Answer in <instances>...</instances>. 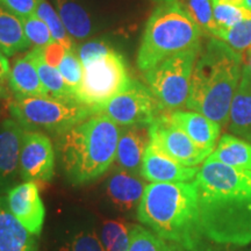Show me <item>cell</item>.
I'll use <instances>...</instances> for the list:
<instances>
[{"mask_svg":"<svg viewBox=\"0 0 251 251\" xmlns=\"http://www.w3.org/2000/svg\"><path fill=\"white\" fill-rule=\"evenodd\" d=\"M194 183L200 224L207 240L222 246L251 243V171L208 157Z\"/></svg>","mask_w":251,"mask_h":251,"instance_id":"obj_1","label":"cell"},{"mask_svg":"<svg viewBox=\"0 0 251 251\" xmlns=\"http://www.w3.org/2000/svg\"><path fill=\"white\" fill-rule=\"evenodd\" d=\"M136 216L158 236L186 251H206L209 248L200 224L194 180L147 185Z\"/></svg>","mask_w":251,"mask_h":251,"instance_id":"obj_2","label":"cell"},{"mask_svg":"<svg viewBox=\"0 0 251 251\" xmlns=\"http://www.w3.org/2000/svg\"><path fill=\"white\" fill-rule=\"evenodd\" d=\"M240 51L212 37L201 48L194 65L186 108L224 127L243 70Z\"/></svg>","mask_w":251,"mask_h":251,"instance_id":"obj_3","label":"cell"},{"mask_svg":"<svg viewBox=\"0 0 251 251\" xmlns=\"http://www.w3.org/2000/svg\"><path fill=\"white\" fill-rule=\"evenodd\" d=\"M121 128L107 115H91L56 136V153L65 179L84 185L98 179L115 161Z\"/></svg>","mask_w":251,"mask_h":251,"instance_id":"obj_4","label":"cell"},{"mask_svg":"<svg viewBox=\"0 0 251 251\" xmlns=\"http://www.w3.org/2000/svg\"><path fill=\"white\" fill-rule=\"evenodd\" d=\"M202 30L178 0L159 4L147 21L137 50L136 64L142 72L186 50L201 47Z\"/></svg>","mask_w":251,"mask_h":251,"instance_id":"obj_5","label":"cell"},{"mask_svg":"<svg viewBox=\"0 0 251 251\" xmlns=\"http://www.w3.org/2000/svg\"><path fill=\"white\" fill-rule=\"evenodd\" d=\"M8 112L25 130L58 136L94 114L90 106L76 99L23 97L8 102Z\"/></svg>","mask_w":251,"mask_h":251,"instance_id":"obj_6","label":"cell"},{"mask_svg":"<svg viewBox=\"0 0 251 251\" xmlns=\"http://www.w3.org/2000/svg\"><path fill=\"white\" fill-rule=\"evenodd\" d=\"M200 48L180 52L143 72L146 85L155 97L163 113L186 107L191 79Z\"/></svg>","mask_w":251,"mask_h":251,"instance_id":"obj_7","label":"cell"},{"mask_svg":"<svg viewBox=\"0 0 251 251\" xmlns=\"http://www.w3.org/2000/svg\"><path fill=\"white\" fill-rule=\"evenodd\" d=\"M129 76L122 55L113 49L103 57L84 67V76L76 92V100L93 111L105 105L130 85Z\"/></svg>","mask_w":251,"mask_h":251,"instance_id":"obj_8","label":"cell"},{"mask_svg":"<svg viewBox=\"0 0 251 251\" xmlns=\"http://www.w3.org/2000/svg\"><path fill=\"white\" fill-rule=\"evenodd\" d=\"M98 113L107 115L121 127H149L163 112L149 87L139 80L133 79L125 91L113 97L105 105L94 109V114Z\"/></svg>","mask_w":251,"mask_h":251,"instance_id":"obj_9","label":"cell"},{"mask_svg":"<svg viewBox=\"0 0 251 251\" xmlns=\"http://www.w3.org/2000/svg\"><path fill=\"white\" fill-rule=\"evenodd\" d=\"M149 135L150 142L185 166H197L209 157L171 120L169 113H162L151 122Z\"/></svg>","mask_w":251,"mask_h":251,"instance_id":"obj_10","label":"cell"},{"mask_svg":"<svg viewBox=\"0 0 251 251\" xmlns=\"http://www.w3.org/2000/svg\"><path fill=\"white\" fill-rule=\"evenodd\" d=\"M55 149L48 135L25 131L20 152L21 179L35 184L49 183L55 176Z\"/></svg>","mask_w":251,"mask_h":251,"instance_id":"obj_11","label":"cell"},{"mask_svg":"<svg viewBox=\"0 0 251 251\" xmlns=\"http://www.w3.org/2000/svg\"><path fill=\"white\" fill-rule=\"evenodd\" d=\"M25 130L13 119L0 122V196L18 185L20 177V152Z\"/></svg>","mask_w":251,"mask_h":251,"instance_id":"obj_12","label":"cell"},{"mask_svg":"<svg viewBox=\"0 0 251 251\" xmlns=\"http://www.w3.org/2000/svg\"><path fill=\"white\" fill-rule=\"evenodd\" d=\"M7 203L11 212L30 234L40 236L45 224L46 209L41 199L37 184L24 181L7 192Z\"/></svg>","mask_w":251,"mask_h":251,"instance_id":"obj_13","label":"cell"},{"mask_svg":"<svg viewBox=\"0 0 251 251\" xmlns=\"http://www.w3.org/2000/svg\"><path fill=\"white\" fill-rule=\"evenodd\" d=\"M198 171L199 168L180 164L150 142L144 152L140 175L151 183H183L192 181Z\"/></svg>","mask_w":251,"mask_h":251,"instance_id":"obj_14","label":"cell"},{"mask_svg":"<svg viewBox=\"0 0 251 251\" xmlns=\"http://www.w3.org/2000/svg\"><path fill=\"white\" fill-rule=\"evenodd\" d=\"M146 187L141 175L118 168L109 175L103 190L109 206L119 213L129 215L137 213Z\"/></svg>","mask_w":251,"mask_h":251,"instance_id":"obj_15","label":"cell"},{"mask_svg":"<svg viewBox=\"0 0 251 251\" xmlns=\"http://www.w3.org/2000/svg\"><path fill=\"white\" fill-rule=\"evenodd\" d=\"M56 251H106L92 220L76 216L64 221L55 236Z\"/></svg>","mask_w":251,"mask_h":251,"instance_id":"obj_16","label":"cell"},{"mask_svg":"<svg viewBox=\"0 0 251 251\" xmlns=\"http://www.w3.org/2000/svg\"><path fill=\"white\" fill-rule=\"evenodd\" d=\"M169 114L171 120L180 129H183L202 151L211 156L213 150L215 149L221 131V126L218 122L212 121L205 115L193 111L179 109Z\"/></svg>","mask_w":251,"mask_h":251,"instance_id":"obj_17","label":"cell"},{"mask_svg":"<svg viewBox=\"0 0 251 251\" xmlns=\"http://www.w3.org/2000/svg\"><path fill=\"white\" fill-rule=\"evenodd\" d=\"M149 143V127L131 126L122 128L115 156L119 168L140 175L144 152Z\"/></svg>","mask_w":251,"mask_h":251,"instance_id":"obj_18","label":"cell"},{"mask_svg":"<svg viewBox=\"0 0 251 251\" xmlns=\"http://www.w3.org/2000/svg\"><path fill=\"white\" fill-rule=\"evenodd\" d=\"M35 237L13 215L6 197L0 196V251H39Z\"/></svg>","mask_w":251,"mask_h":251,"instance_id":"obj_19","label":"cell"},{"mask_svg":"<svg viewBox=\"0 0 251 251\" xmlns=\"http://www.w3.org/2000/svg\"><path fill=\"white\" fill-rule=\"evenodd\" d=\"M7 84L15 98L50 97L40 79L35 62L29 51L25 56L18 57L11 65Z\"/></svg>","mask_w":251,"mask_h":251,"instance_id":"obj_20","label":"cell"},{"mask_svg":"<svg viewBox=\"0 0 251 251\" xmlns=\"http://www.w3.org/2000/svg\"><path fill=\"white\" fill-rule=\"evenodd\" d=\"M228 122L231 134L251 143V71L246 65L231 102Z\"/></svg>","mask_w":251,"mask_h":251,"instance_id":"obj_21","label":"cell"},{"mask_svg":"<svg viewBox=\"0 0 251 251\" xmlns=\"http://www.w3.org/2000/svg\"><path fill=\"white\" fill-rule=\"evenodd\" d=\"M29 47L23 20L0 4V50L7 57H12Z\"/></svg>","mask_w":251,"mask_h":251,"instance_id":"obj_22","label":"cell"},{"mask_svg":"<svg viewBox=\"0 0 251 251\" xmlns=\"http://www.w3.org/2000/svg\"><path fill=\"white\" fill-rule=\"evenodd\" d=\"M209 158L233 168L251 171V143L233 134H225Z\"/></svg>","mask_w":251,"mask_h":251,"instance_id":"obj_23","label":"cell"},{"mask_svg":"<svg viewBox=\"0 0 251 251\" xmlns=\"http://www.w3.org/2000/svg\"><path fill=\"white\" fill-rule=\"evenodd\" d=\"M58 12L65 29L75 40H84L92 33L93 25L90 14L74 0H56Z\"/></svg>","mask_w":251,"mask_h":251,"instance_id":"obj_24","label":"cell"},{"mask_svg":"<svg viewBox=\"0 0 251 251\" xmlns=\"http://www.w3.org/2000/svg\"><path fill=\"white\" fill-rule=\"evenodd\" d=\"M30 55L35 62L37 72L43 86L48 91L50 97L59 99H75L74 93L69 89V86L59 74L58 69L47 64L41 57L39 48H33L30 50Z\"/></svg>","mask_w":251,"mask_h":251,"instance_id":"obj_25","label":"cell"},{"mask_svg":"<svg viewBox=\"0 0 251 251\" xmlns=\"http://www.w3.org/2000/svg\"><path fill=\"white\" fill-rule=\"evenodd\" d=\"M128 251H185L179 244L164 240L140 225L130 228V244Z\"/></svg>","mask_w":251,"mask_h":251,"instance_id":"obj_26","label":"cell"},{"mask_svg":"<svg viewBox=\"0 0 251 251\" xmlns=\"http://www.w3.org/2000/svg\"><path fill=\"white\" fill-rule=\"evenodd\" d=\"M131 226L124 219H108L102 222L100 238L106 251H128Z\"/></svg>","mask_w":251,"mask_h":251,"instance_id":"obj_27","label":"cell"},{"mask_svg":"<svg viewBox=\"0 0 251 251\" xmlns=\"http://www.w3.org/2000/svg\"><path fill=\"white\" fill-rule=\"evenodd\" d=\"M35 14L48 26L52 39L58 42L67 51H76L75 41L65 29L58 12L47 0H40Z\"/></svg>","mask_w":251,"mask_h":251,"instance_id":"obj_28","label":"cell"},{"mask_svg":"<svg viewBox=\"0 0 251 251\" xmlns=\"http://www.w3.org/2000/svg\"><path fill=\"white\" fill-rule=\"evenodd\" d=\"M184 11L199 26L202 33L215 37L219 27L214 20L213 0H178Z\"/></svg>","mask_w":251,"mask_h":251,"instance_id":"obj_29","label":"cell"},{"mask_svg":"<svg viewBox=\"0 0 251 251\" xmlns=\"http://www.w3.org/2000/svg\"><path fill=\"white\" fill-rule=\"evenodd\" d=\"M214 20L220 29H228L235 25L251 19V11L243 6H235L226 2L213 0Z\"/></svg>","mask_w":251,"mask_h":251,"instance_id":"obj_30","label":"cell"},{"mask_svg":"<svg viewBox=\"0 0 251 251\" xmlns=\"http://www.w3.org/2000/svg\"><path fill=\"white\" fill-rule=\"evenodd\" d=\"M58 71L62 75L63 79L65 80L69 89L74 93L76 99V92L79 87L84 76V65L80 62L76 51H67L64 57L59 63Z\"/></svg>","mask_w":251,"mask_h":251,"instance_id":"obj_31","label":"cell"},{"mask_svg":"<svg viewBox=\"0 0 251 251\" xmlns=\"http://www.w3.org/2000/svg\"><path fill=\"white\" fill-rule=\"evenodd\" d=\"M215 37L224 41L237 51L247 50L251 46V19L228 29H220Z\"/></svg>","mask_w":251,"mask_h":251,"instance_id":"obj_32","label":"cell"},{"mask_svg":"<svg viewBox=\"0 0 251 251\" xmlns=\"http://www.w3.org/2000/svg\"><path fill=\"white\" fill-rule=\"evenodd\" d=\"M23 25L25 34L34 48H42L54 41L48 26L36 14L23 19Z\"/></svg>","mask_w":251,"mask_h":251,"instance_id":"obj_33","label":"cell"},{"mask_svg":"<svg viewBox=\"0 0 251 251\" xmlns=\"http://www.w3.org/2000/svg\"><path fill=\"white\" fill-rule=\"evenodd\" d=\"M113 48L108 45L107 42L102 40H91L87 41L86 43H84L83 46H80L77 50V55L79 57L80 62L83 63L84 67L89 65L90 63H92L97 59L103 57L105 55H107L108 52H111Z\"/></svg>","mask_w":251,"mask_h":251,"instance_id":"obj_34","label":"cell"},{"mask_svg":"<svg viewBox=\"0 0 251 251\" xmlns=\"http://www.w3.org/2000/svg\"><path fill=\"white\" fill-rule=\"evenodd\" d=\"M40 0H0V4L23 20L34 15Z\"/></svg>","mask_w":251,"mask_h":251,"instance_id":"obj_35","label":"cell"},{"mask_svg":"<svg viewBox=\"0 0 251 251\" xmlns=\"http://www.w3.org/2000/svg\"><path fill=\"white\" fill-rule=\"evenodd\" d=\"M39 51L41 57H42V59L47 64L51 65L54 68H58L59 63H61L63 57H64L67 50L63 48L58 42L52 41L51 43H49L46 47L39 48Z\"/></svg>","mask_w":251,"mask_h":251,"instance_id":"obj_36","label":"cell"},{"mask_svg":"<svg viewBox=\"0 0 251 251\" xmlns=\"http://www.w3.org/2000/svg\"><path fill=\"white\" fill-rule=\"evenodd\" d=\"M9 70H11V65H9L7 56L0 50V81L4 83L5 80H7Z\"/></svg>","mask_w":251,"mask_h":251,"instance_id":"obj_37","label":"cell"},{"mask_svg":"<svg viewBox=\"0 0 251 251\" xmlns=\"http://www.w3.org/2000/svg\"><path fill=\"white\" fill-rule=\"evenodd\" d=\"M219 1L226 2V4H230L235 6H243V7H246V0H219Z\"/></svg>","mask_w":251,"mask_h":251,"instance_id":"obj_38","label":"cell"},{"mask_svg":"<svg viewBox=\"0 0 251 251\" xmlns=\"http://www.w3.org/2000/svg\"><path fill=\"white\" fill-rule=\"evenodd\" d=\"M8 98V92H7V89H6L4 83L2 81H0V101L1 100H5Z\"/></svg>","mask_w":251,"mask_h":251,"instance_id":"obj_39","label":"cell"},{"mask_svg":"<svg viewBox=\"0 0 251 251\" xmlns=\"http://www.w3.org/2000/svg\"><path fill=\"white\" fill-rule=\"evenodd\" d=\"M244 61H246V67L249 68L251 71V46L246 50V55H244Z\"/></svg>","mask_w":251,"mask_h":251,"instance_id":"obj_40","label":"cell"},{"mask_svg":"<svg viewBox=\"0 0 251 251\" xmlns=\"http://www.w3.org/2000/svg\"><path fill=\"white\" fill-rule=\"evenodd\" d=\"M152 1H155V2H158V4H164V2L174 1V0H152Z\"/></svg>","mask_w":251,"mask_h":251,"instance_id":"obj_41","label":"cell"},{"mask_svg":"<svg viewBox=\"0 0 251 251\" xmlns=\"http://www.w3.org/2000/svg\"><path fill=\"white\" fill-rule=\"evenodd\" d=\"M246 7L251 11V0H246Z\"/></svg>","mask_w":251,"mask_h":251,"instance_id":"obj_42","label":"cell"},{"mask_svg":"<svg viewBox=\"0 0 251 251\" xmlns=\"http://www.w3.org/2000/svg\"><path fill=\"white\" fill-rule=\"evenodd\" d=\"M2 112H4V108H2V106L0 105V118H1V115H2Z\"/></svg>","mask_w":251,"mask_h":251,"instance_id":"obj_43","label":"cell"},{"mask_svg":"<svg viewBox=\"0 0 251 251\" xmlns=\"http://www.w3.org/2000/svg\"><path fill=\"white\" fill-rule=\"evenodd\" d=\"M206 251H219V250H213V249H211V248H208Z\"/></svg>","mask_w":251,"mask_h":251,"instance_id":"obj_44","label":"cell"}]
</instances>
